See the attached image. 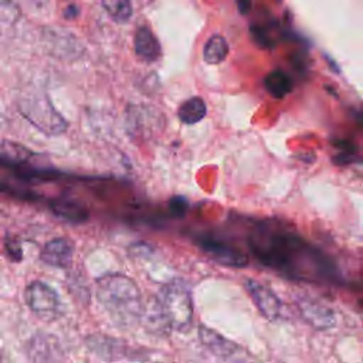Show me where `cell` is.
Segmentation results:
<instances>
[{
	"label": "cell",
	"instance_id": "9a60e30c",
	"mask_svg": "<svg viewBox=\"0 0 363 363\" xmlns=\"http://www.w3.org/2000/svg\"><path fill=\"white\" fill-rule=\"evenodd\" d=\"M227 54H228V44H227L225 38L221 35L210 37L203 50L204 61L211 65L223 62L225 60Z\"/></svg>",
	"mask_w": 363,
	"mask_h": 363
},
{
	"label": "cell",
	"instance_id": "6da1fadb",
	"mask_svg": "<svg viewBox=\"0 0 363 363\" xmlns=\"http://www.w3.org/2000/svg\"><path fill=\"white\" fill-rule=\"evenodd\" d=\"M250 244L261 262L291 277L306 278L313 272L309 262H322L320 258L315 259L311 248L291 233L261 230L252 235Z\"/></svg>",
	"mask_w": 363,
	"mask_h": 363
},
{
	"label": "cell",
	"instance_id": "2e32d148",
	"mask_svg": "<svg viewBox=\"0 0 363 363\" xmlns=\"http://www.w3.org/2000/svg\"><path fill=\"white\" fill-rule=\"evenodd\" d=\"M31 150L17 142L4 140L0 146V159L11 164H23L31 157Z\"/></svg>",
	"mask_w": 363,
	"mask_h": 363
},
{
	"label": "cell",
	"instance_id": "44dd1931",
	"mask_svg": "<svg viewBox=\"0 0 363 363\" xmlns=\"http://www.w3.org/2000/svg\"><path fill=\"white\" fill-rule=\"evenodd\" d=\"M6 247H7L11 258H14V259H20L21 258V248H20V245H18V242L16 240H9Z\"/></svg>",
	"mask_w": 363,
	"mask_h": 363
},
{
	"label": "cell",
	"instance_id": "8fae6325",
	"mask_svg": "<svg viewBox=\"0 0 363 363\" xmlns=\"http://www.w3.org/2000/svg\"><path fill=\"white\" fill-rule=\"evenodd\" d=\"M199 336L201 339V343L214 354L220 357H230L235 353L237 345L230 342L228 339L218 335L216 330L207 328V326H200L199 329Z\"/></svg>",
	"mask_w": 363,
	"mask_h": 363
},
{
	"label": "cell",
	"instance_id": "8992f818",
	"mask_svg": "<svg viewBox=\"0 0 363 363\" xmlns=\"http://www.w3.org/2000/svg\"><path fill=\"white\" fill-rule=\"evenodd\" d=\"M244 286L264 318H267L268 320H275L279 318L282 303L268 286L262 285L255 279H245Z\"/></svg>",
	"mask_w": 363,
	"mask_h": 363
},
{
	"label": "cell",
	"instance_id": "ba28073f",
	"mask_svg": "<svg viewBox=\"0 0 363 363\" xmlns=\"http://www.w3.org/2000/svg\"><path fill=\"white\" fill-rule=\"evenodd\" d=\"M200 247L217 262L228 267H244L247 265V257L237 248L218 241L214 238H203L199 241Z\"/></svg>",
	"mask_w": 363,
	"mask_h": 363
},
{
	"label": "cell",
	"instance_id": "d6986e66",
	"mask_svg": "<svg viewBox=\"0 0 363 363\" xmlns=\"http://www.w3.org/2000/svg\"><path fill=\"white\" fill-rule=\"evenodd\" d=\"M187 207H189L187 200H186L184 197H180V196L173 197V199L169 201V208H170V211H172L174 216H177V217H183V216L186 214V211H187Z\"/></svg>",
	"mask_w": 363,
	"mask_h": 363
},
{
	"label": "cell",
	"instance_id": "277c9868",
	"mask_svg": "<svg viewBox=\"0 0 363 363\" xmlns=\"http://www.w3.org/2000/svg\"><path fill=\"white\" fill-rule=\"evenodd\" d=\"M18 111L30 123L45 135H60L67 129L65 119L54 108L47 95L33 94L23 96L18 104Z\"/></svg>",
	"mask_w": 363,
	"mask_h": 363
},
{
	"label": "cell",
	"instance_id": "603a6c76",
	"mask_svg": "<svg viewBox=\"0 0 363 363\" xmlns=\"http://www.w3.org/2000/svg\"><path fill=\"white\" fill-rule=\"evenodd\" d=\"M6 1H9V0H0V3H6Z\"/></svg>",
	"mask_w": 363,
	"mask_h": 363
},
{
	"label": "cell",
	"instance_id": "5b68a950",
	"mask_svg": "<svg viewBox=\"0 0 363 363\" xmlns=\"http://www.w3.org/2000/svg\"><path fill=\"white\" fill-rule=\"evenodd\" d=\"M26 302L40 319L54 320L61 313V302L57 292L41 281H34L26 288Z\"/></svg>",
	"mask_w": 363,
	"mask_h": 363
},
{
	"label": "cell",
	"instance_id": "e0dca14e",
	"mask_svg": "<svg viewBox=\"0 0 363 363\" xmlns=\"http://www.w3.org/2000/svg\"><path fill=\"white\" fill-rule=\"evenodd\" d=\"M101 3L113 21L128 23L130 20L133 13L130 0H101Z\"/></svg>",
	"mask_w": 363,
	"mask_h": 363
},
{
	"label": "cell",
	"instance_id": "30bf717a",
	"mask_svg": "<svg viewBox=\"0 0 363 363\" xmlns=\"http://www.w3.org/2000/svg\"><path fill=\"white\" fill-rule=\"evenodd\" d=\"M133 48L136 57L145 62H155L162 55L159 40L146 26H142L136 30L133 38Z\"/></svg>",
	"mask_w": 363,
	"mask_h": 363
},
{
	"label": "cell",
	"instance_id": "7a4b0ae2",
	"mask_svg": "<svg viewBox=\"0 0 363 363\" xmlns=\"http://www.w3.org/2000/svg\"><path fill=\"white\" fill-rule=\"evenodd\" d=\"M96 298L119 326H133L143 315L142 294L123 274H106L96 281Z\"/></svg>",
	"mask_w": 363,
	"mask_h": 363
},
{
	"label": "cell",
	"instance_id": "ac0fdd59",
	"mask_svg": "<svg viewBox=\"0 0 363 363\" xmlns=\"http://www.w3.org/2000/svg\"><path fill=\"white\" fill-rule=\"evenodd\" d=\"M251 34H252V38L257 43V45H259L261 48H272L274 47V40L265 27L251 26Z\"/></svg>",
	"mask_w": 363,
	"mask_h": 363
},
{
	"label": "cell",
	"instance_id": "3957f363",
	"mask_svg": "<svg viewBox=\"0 0 363 363\" xmlns=\"http://www.w3.org/2000/svg\"><path fill=\"white\" fill-rule=\"evenodd\" d=\"M157 313L172 329L184 330L193 319V302L189 285L182 279L164 284L157 295Z\"/></svg>",
	"mask_w": 363,
	"mask_h": 363
},
{
	"label": "cell",
	"instance_id": "7402d4cb",
	"mask_svg": "<svg viewBox=\"0 0 363 363\" xmlns=\"http://www.w3.org/2000/svg\"><path fill=\"white\" fill-rule=\"evenodd\" d=\"M237 4H238V9L242 14H247L251 9V1L250 0H237Z\"/></svg>",
	"mask_w": 363,
	"mask_h": 363
},
{
	"label": "cell",
	"instance_id": "7c38bea8",
	"mask_svg": "<svg viewBox=\"0 0 363 363\" xmlns=\"http://www.w3.org/2000/svg\"><path fill=\"white\" fill-rule=\"evenodd\" d=\"M50 206H51L52 213L65 221L82 223L88 218L86 208L72 200L58 199V200H54Z\"/></svg>",
	"mask_w": 363,
	"mask_h": 363
},
{
	"label": "cell",
	"instance_id": "ffe728a7",
	"mask_svg": "<svg viewBox=\"0 0 363 363\" xmlns=\"http://www.w3.org/2000/svg\"><path fill=\"white\" fill-rule=\"evenodd\" d=\"M356 157V152H339L336 156H333V163L342 166L353 162Z\"/></svg>",
	"mask_w": 363,
	"mask_h": 363
},
{
	"label": "cell",
	"instance_id": "5bb4252c",
	"mask_svg": "<svg viewBox=\"0 0 363 363\" xmlns=\"http://www.w3.org/2000/svg\"><path fill=\"white\" fill-rule=\"evenodd\" d=\"M264 85H265V89L268 91V94L272 95L274 98H284L292 89L291 78L281 69L271 71L265 77Z\"/></svg>",
	"mask_w": 363,
	"mask_h": 363
},
{
	"label": "cell",
	"instance_id": "9c48e42d",
	"mask_svg": "<svg viewBox=\"0 0 363 363\" xmlns=\"http://www.w3.org/2000/svg\"><path fill=\"white\" fill-rule=\"evenodd\" d=\"M72 254H74V247L69 240L54 238V240H50L43 247L40 258L47 265L67 268L72 261Z\"/></svg>",
	"mask_w": 363,
	"mask_h": 363
},
{
	"label": "cell",
	"instance_id": "4fadbf2b",
	"mask_svg": "<svg viewBox=\"0 0 363 363\" xmlns=\"http://www.w3.org/2000/svg\"><path fill=\"white\" fill-rule=\"evenodd\" d=\"M207 113L204 101L200 96H193L183 102L177 109V116L183 123L194 125L199 123Z\"/></svg>",
	"mask_w": 363,
	"mask_h": 363
},
{
	"label": "cell",
	"instance_id": "52a82bcc",
	"mask_svg": "<svg viewBox=\"0 0 363 363\" xmlns=\"http://www.w3.org/2000/svg\"><path fill=\"white\" fill-rule=\"evenodd\" d=\"M301 316L313 328L319 330L329 329L335 325V313L330 308L319 301L311 298H301L298 301Z\"/></svg>",
	"mask_w": 363,
	"mask_h": 363
}]
</instances>
